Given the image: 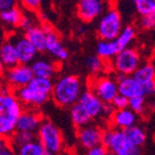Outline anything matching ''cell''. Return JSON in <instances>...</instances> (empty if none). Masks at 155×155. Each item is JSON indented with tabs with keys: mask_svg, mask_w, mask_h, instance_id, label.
<instances>
[{
	"mask_svg": "<svg viewBox=\"0 0 155 155\" xmlns=\"http://www.w3.org/2000/svg\"><path fill=\"white\" fill-rule=\"evenodd\" d=\"M78 102L87 110V112L92 116V118H99L101 116H104L105 103L90 89L83 91Z\"/></svg>",
	"mask_w": 155,
	"mask_h": 155,
	"instance_id": "obj_11",
	"label": "cell"
},
{
	"mask_svg": "<svg viewBox=\"0 0 155 155\" xmlns=\"http://www.w3.org/2000/svg\"><path fill=\"white\" fill-rule=\"evenodd\" d=\"M36 25V24L34 23V18H31V14H27V13H24L23 14V18H22L21 24H20V28L24 29V31L26 29L31 28V26Z\"/></svg>",
	"mask_w": 155,
	"mask_h": 155,
	"instance_id": "obj_37",
	"label": "cell"
},
{
	"mask_svg": "<svg viewBox=\"0 0 155 155\" xmlns=\"http://www.w3.org/2000/svg\"><path fill=\"white\" fill-rule=\"evenodd\" d=\"M8 140L14 149H18L22 145L27 144V143L31 142L34 140H36V134H35V132L29 131H16Z\"/></svg>",
	"mask_w": 155,
	"mask_h": 155,
	"instance_id": "obj_28",
	"label": "cell"
},
{
	"mask_svg": "<svg viewBox=\"0 0 155 155\" xmlns=\"http://www.w3.org/2000/svg\"><path fill=\"white\" fill-rule=\"evenodd\" d=\"M37 139L44 147L52 154H58L63 147V137L61 131L54 124L49 120L41 123L37 131Z\"/></svg>",
	"mask_w": 155,
	"mask_h": 155,
	"instance_id": "obj_6",
	"label": "cell"
},
{
	"mask_svg": "<svg viewBox=\"0 0 155 155\" xmlns=\"http://www.w3.org/2000/svg\"><path fill=\"white\" fill-rule=\"evenodd\" d=\"M24 36L35 46V48L38 51L46 50L47 38H48V27L47 26H31V28L26 29Z\"/></svg>",
	"mask_w": 155,
	"mask_h": 155,
	"instance_id": "obj_18",
	"label": "cell"
},
{
	"mask_svg": "<svg viewBox=\"0 0 155 155\" xmlns=\"http://www.w3.org/2000/svg\"><path fill=\"white\" fill-rule=\"evenodd\" d=\"M127 1H129V2L134 3V5H136V3L138 2V0H127Z\"/></svg>",
	"mask_w": 155,
	"mask_h": 155,
	"instance_id": "obj_39",
	"label": "cell"
},
{
	"mask_svg": "<svg viewBox=\"0 0 155 155\" xmlns=\"http://www.w3.org/2000/svg\"><path fill=\"white\" fill-rule=\"evenodd\" d=\"M0 60H1V65L5 70L11 68V67L16 66L20 64L18 51L15 49V46L11 39H8L2 42L1 48H0Z\"/></svg>",
	"mask_w": 155,
	"mask_h": 155,
	"instance_id": "obj_19",
	"label": "cell"
},
{
	"mask_svg": "<svg viewBox=\"0 0 155 155\" xmlns=\"http://www.w3.org/2000/svg\"><path fill=\"white\" fill-rule=\"evenodd\" d=\"M109 149L104 147L103 144H99L97 147H93L91 149H88L87 155H107L109 154Z\"/></svg>",
	"mask_w": 155,
	"mask_h": 155,
	"instance_id": "obj_36",
	"label": "cell"
},
{
	"mask_svg": "<svg viewBox=\"0 0 155 155\" xmlns=\"http://www.w3.org/2000/svg\"><path fill=\"white\" fill-rule=\"evenodd\" d=\"M126 137L128 138L130 142H132L134 145L141 147L147 141V134L141 127L134 125L132 127H129L124 130Z\"/></svg>",
	"mask_w": 155,
	"mask_h": 155,
	"instance_id": "obj_26",
	"label": "cell"
},
{
	"mask_svg": "<svg viewBox=\"0 0 155 155\" xmlns=\"http://www.w3.org/2000/svg\"><path fill=\"white\" fill-rule=\"evenodd\" d=\"M107 155H115V154H114V153H112V152H109V154H107Z\"/></svg>",
	"mask_w": 155,
	"mask_h": 155,
	"instance_id": "obj_41",
	"label": "cell"
},
{
	"mask_svg": "<svg viewBox=\"0 0 155 155\" xmlns=\"http://www.w3.org/2000/svg\"><path fill=\"white\" fill-rule=\"evenodd\" d=\"M134 77L141 85L153 81V80H155V66L151 63L141 64L134 74Z\"/></svg>",
	"mask_w": 155,
	"mask_h": 155,
	"instance_id": "obj_24",
	"label": "cell"
},
{
	"mask_svg": "<svg viewBox=\"0 0 155 155\" xmlns=\"http://www.w3.org/2000/svg\"><path fill=\"white\" fill-rule=\"evenodd\" d=\"M107 149L115 155H140L141 153L140 147L130 142L124 130L120 129L112 130L111 141L107 145Z\"/></svg>",
	"mask_w": 155,
	"mask_h": 155,
	"instance_id": "obj_9",
	"label": "cell"
},
{
	"mask_svg": "<svg viewBox=\"0 0 155 155\" xmlns=\"http://www.w3.org/2000/svg\"><path fill=\"white\" fill-rule=\"evenodd\" d=\"M141 65L140 53L134 48H126L117 53V55L112 60L113 70L123 76L134 75L136 71Z\"/></svg>",
	"mask_w": 155,
	"mask_h": 155,
	"instance_id": "obj_5",
	"label": "cell"
},
{
	"mask_svg": "<svg viewBox=\"0 0 155 155\" xmlns=\"http://www.w3.org/2000/svg\"><path fill=\"white\" fill-rule=\"evenodd\" d=\"M20 5L27 11H36L41 5V0H18Z\"/></svg>",
	"mask_w": 155,
	"mask_h": 155,
	"instance_id": "obj_35",
	"label": "cell"
},
{
	"mask_svg": "<svg viewBox=\"0 0 155 155\" xmlns=\"http://www.w3.org/2000/svg\"><path fill=\"white\" fill-rule=\"evenodd\" d=\"M47 155H55V154H52V153H50V152H48V153H47Z\"/></svg>",
	"mask_w": 155,
	"mask_h": 155,
	"instance_id": "obj_40",
	"label": "cell"
},
{
	"mask_svg": "<svg viewBox=\"0 0 155 155\" xmlns=\"http://www.w3.org/2000/svg\"><path fill=\"white\" fill-rule=\"evenodd\" d=\"M83 91V84L77 76L64 75L55 80L51 98L58 105L68 107L77 103Z\"/></svg>",
	"mask_w": 155,
	"mask_h": 155,
	"instance_id": "obj_3",
	"label": "cell"
},
{
	"mask_svg": "<svg viewBox=\"0 0 155 155\" xmlns=\"http://www.w3.org/2000/svg\"><path fill=\"white\" fill-rule=\"evenodd\" d=\"M123 18L116 8H109L101 15L97 31L103 40H115L123 31Z\"/></svg>",
	"mask_w": 155,
	"mask_h": 155,
	"instance_id": "obj_4",
	"label": "cell"
},
{
	"mask_svg": "<svg viewBox=\"0 0 155 155\" xmlns=\"http://www.w3.org/2000/svg\"><path fill=\"white\" fill-rule=\"evenodd\" d=\"M104 61L103 59H101L99 55H90L88 59L86 60V65L88 67V70L90 71L92 74H100L102 71L104 70Z\"/></svg>",
	"mask_w": 155,
	"mask_h": 155,
	"instance_id": "obj_29",
	"label": "cell"
},
{
	"mask_svg": "<svg viewBox=\"0 0 155 155\" xmlns=\"http://www.w3.org/2000/svg\"><path fill=\"white\" fill-rule=\"evenodd\" d=\"M18 51V60L22 64H31L36 60L38 50L25 36H16L11 39Z\"/></svg>",
	"mask_w": 155,
	"mask_h": 155,
	"instance_id": "obj_13",
	"label": "cell"
},
{
	"mask_svg": "<svg viewBox=\"0 0 155 155\" xmlns=\"http://www.w3.org/2000/svg\"><path fill=\"white\" fill-rule=\"evenodd\" d=\"M53 85L52 79L34 77L28 85L15 90L14 93L23 105L38 107L44 105L52 96Z\"/></svg>",
	"mask_w": 155,
	"mask_h": 155,
	"instance_id": "obj_2",
	"label": "cell"
},
{
	"mask_svg": "<svg viewBox=\"0 0 155 155\" xmlns=\"http://www.w3.org/2000/svg\"><path fill=\"white\" fill-rule=\"evenodd\" d=\"M23 14L24 13L16 7V8L10 9V10L1 11L0 18L5 25L11 26V27H18L21 24L22 18H23Z\"/></svg>",
	"mask_w": 155,
	"mask_h": 155,
	"instance_id": "obj_23",
	"label": "cell"
},
{
	"mask_svg": "<svg viewBox=\"0 0 155 155\" xmlns=\"http://www.w3.org/2000/svg\"><path fill=\"white\" fill-rule=\"evenodd\" d=\"M145 104V96H138L129 99V109L137 114H141L144 111Z\"/></svg>",
	"mask_w": 155,
	"mask_h": 155,
	"instance_id": "obj_31",
	"label": "cell"
},
{
	"mask_svg": "<svg viewBox=\"0 0 155 155\" xmlns=\"http://www.w3.org/2000/svg\"><path fill=\"white\" fill-rule=\"evenodd\" d=\"M41 116L33 111H23L16 123V131H38L41 125Z\"/></svg>",
	"mask_w": 155,
	"mask_h": 155,
	"instance_id": "obj_16",
	"label": "cell"
},
{
	"mask_svg": "<svg viewBox=\"0 0 155 155\" xmlns=\"http://www.w3.org/2000/svg\"><path fill=\"white\" fill-rule=\"evenodd\" d=\"M22 105L15 93L2 87L0 94V134L5 139H10L16 132V123L23 112Z\"/></svg>",
	"mask_w": 155,
	"mask_h": 155,
	"instance_id": "obj_1",
	"label": "cell"
},
{
	"mask_svg": "<svg viewBox=\"0 0 155 155\" xmlns=\"http://www.w3.org/2000/svg\"><path fill=\"white\" fill-rule=\"evenodd\" d=\"M35 77H42L52 79L57 73V66L53 62L46 59H37L31 64Z\"/></svg>",
	"mask_w": 155,
	"mask_h": 155,
	"instance_id": "obj_20",
	"label": "cell"
},
{
	"mask_svg": "<svg viewBox=\"0 0 155 155\" xmlns=\"http://www.w3.org/2000/svg\"><path fill=\"white\" fill-rule=\"evenodd\" d=\"M71 119L76 127L83 128V127L90 125L93 118L87 112V110L79 102H77L73 106H71Z\"/></svg>",
	"mask_w": 155,
	"mask_h": 155,
	"instance_id": "obj_21",
	"label": "cell"
},
{
	"mask_svg": "<svg viewBox=\"0 0 155 155\" xmlns=\"http://www.w3.org/2000/svg\"><path fill=\"white\" fill-rule=\"evenodd\" d=\"M111 104L114 106L115 110H124L127 109V107H129V99H127L126 97L118 94V96H116V98L114 99Z\"/></svg>",
	"mask_w": 155,
	"mask_h": 155,
	"instance_id": "obj_34",
	"label": "cell"
},
{
	"mask_svg": "<svg viewBox=\"0 0 155 155\" xmlns=\"http://www.w3.org/2000/svg\"><path fill=\"white\" fill-rule=\"evenodd\" d=\"M16 155H47L48 151L44 147L38 139L15 149Z\"/></svg>",
	"mask_w": 155,
	"mask_h": 155,
	"instance_id": "obj_25",
	"label": "cell"
},
{
	"mask_svg": "<svg viewBox=\"0 0 155 155\" xmlns=\"http://www.w3.org/2000/svg\"><path fill=\"white\" fill-rule=\"evenodd\" d=\"M105 12L104 0H79L77 5V15L85 23H90Z\"/></svg>",
	"mask_w": 155,
	"mask_h": 155,
	"instance_id": "obj_10",
	"label": "cell"
},
{
	"mask_svg": "<svg viewBox=\"0 0 155 155\" xmlns=\"http://www.w3.org/2000/svg\"><path fill=\"white\" fill-rule=\"evenodd\" d=\"M90 90L96 93L105 104H111L116 96L119 94L117 80L109 75L93 78L90 85Z\"/></svg>",
	"mask_w": 155,
	"mask_h": 155,
	"instance_id": "obj_7",
	"label": "cell"
},
{
	"mask_svg": "<svg viewBox=\"0 0 155 155\" xmlns=\"http://www.w3.org/2000/svg\"><path fill=\"white\" fill-rule=\"evenodd\" d=\"M35 77L31 65L27 64H18L16 66L5 70V80L8 87L15 91L18 89L25 87L31 83Z\"/></svg>",
	"mask_w": 155,
	"mask_h": 155,
	"instance_id": "obj_8",
	"label": "cell"
},
{
	"mask_svg": "<svg viewBox=\"0 0 155 155\" xmlns=\"http://www.w3.org/2000/svg\"><path fill=\"white\" fill-rule=\"evenodd\" d=\"M46 50L53 58L60 61H64L68 58V51L62 44L59 35L48 27V38H47Z\"/></svg>",
	"mask_w": 155,
	"mask_h": 155,
	"instance_id": "obj_15",
	"label": "cell"
},
{
	"mask_svg": "<svg viewBox=\"0 0 155 155\" xmlns=\"http://www.w3.org/2000/svg\"><path fill=\"white\" fill-rule=\"evenodd\" d=\"M18 0H0V10L7 11L10 9L16 8Z\"/></svg>",
	"mask_w": 155,
	"mask_h": 155,
	"instance_id": "obj_38",
	"label": "cell"
},
{
	"mask_svg": "<svg viewBox=\"0 0 155 155\" xmlns=\"http://www.w3.org/2000/svg\"><path fill=\"white\" fill-rule=\"evenodd\" d=\"M117 84H118V93L120 96L126 97L127 99H131L138 96H144L142 86L134 77V75H118Z\"/></svg>",
	"mask_w": 155,
	"mask_h": 155,
	"instance_id": "obj_14",
	"label": "cell"
},
{
	"mask_svg": "<svg viewBox=\"0 0 155 155\" xmlns=\"http://www.w3.org/2000/svg\"><path fill=\"white\" fill-rule=\"evenodd\" d=\"M134 38H136V29H134V27L131 25H127L123 28V31H120L118 37L115 39V41L118 45L119 49L124 50L126 48H129L131 42L134 40Z\"/></svg>",
	"mask_w": 155,
	"mask_h": 155,
	"instance_id": "obj_27",
	"label": "cell"
},
{
	"mask_svg": "<svg viewBox=\"0 0 155 155\" xmlns=\"http://www.w3.org/2000/svg\"><path fill=\"white\" fill-rule=\"evenodd\" d=\"M111 122L115 129L125 130L136 125L137 113H134L129 107L124 110H116L111 117Z\"/></svg>",
	"mask_w": 155,
	"mask_h": 155,
	"instance_id": "obj_17",
	"label": "cell"
},
{
	"mask_svg": "<svg viewBox=\"0 0 155 155\" xmlns=\"http://www.w3.org/2000/svg\"><path fill=\"white\" fill-rule=\"evenodd\" d=\"M103 131L101 128L94 125H88L83 128H79L77 132V138L80 145L85 149H91L99 144H102Z\"/></svg>",
	"mask_w": 155,
	"mask_h": 155,
	"instance_id": "obj_12",
	"label": "cell"
},
{
	"mask_svg": "<svg viewBox=\"0 0 155 155\" xmlns=\"http://www.w3.org/2000/svg\"><path fill=\"white\" fill-rule=\"evenodd\" d=\"M139 26L145 31L155 29V12L141 16L139 20Z\"/></svg>",
	"mask_w": 155,
	"mask_h": 155,
	"instance_id": "obj_32",
	"label": "cell"
},
{
	"mask_svg": "<svg viewBox=\"0 0 155 155\" xmlns=\"http://www.w3.org/2000/svg\"><path fill=\"white\" fill-rule=\"evenodd\" d=\"M119 51L120 49L115 40H103V39H101L98 42L96 49L97 55H99L104 61L113 60Z\"/></svg>",
	"mask_w": 155,
	"mask_h": 155,
	"instance_id": "obj_22",
	"label": "cell"
},
{
	"mask_svg": "<svg viewBox=\"0 0 155 155\" xmlns=\"http://www.w3.org/2000/svg\"><path fill=\"white\" fill-rule=\"evenodd\" d=\"M0 155H16L15 149L11 145L8 139L2 138L0 143Z\"/></svg>",
	"mask_w": 155,
	"mask_h": 155,
	"instance_id": "obj_33",
	"label": "cell"
},
{
	"mask_svg": "<svg viewBox=\"0 0 155 155\" xmlns=\"http://www.w3.org/2000/svg\"><path fill=\"white\" fill-rule=\"evenodd\" d=\"M134 8L140 15H147L155 12V0H138Z\"/></svg>",
	"mask_w": 155,
	"mask_h": 155,
	"instance_id": "obj_30",
	"label": "cell"
}]
</instances>
